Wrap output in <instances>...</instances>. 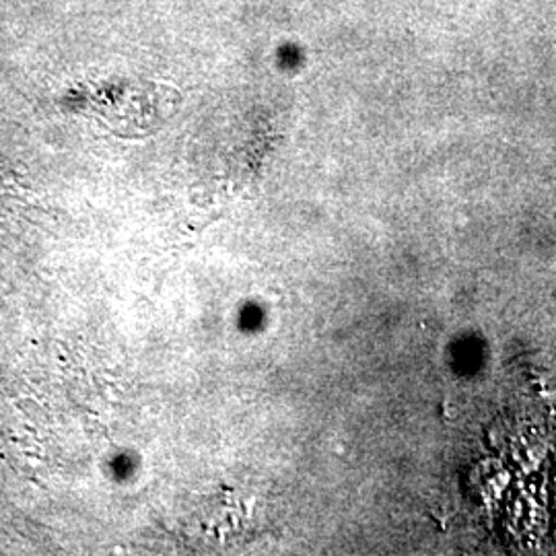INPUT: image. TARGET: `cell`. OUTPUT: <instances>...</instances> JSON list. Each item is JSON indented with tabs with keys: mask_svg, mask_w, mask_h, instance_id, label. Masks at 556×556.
I'll return each instance as SVG.
<instances>
[]
</instances>
